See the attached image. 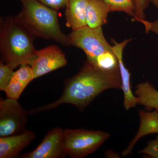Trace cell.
<instances>
[{"label":"cell","instance_id":"6da1fadb","mask_svg":"<svg viewBox=\"0 0 158 158\" xmlns=\"http://www.w3.org/2000/svg\"><path fill=\"white\" fill-rule=\"evenodd\" d=\"M110 89H122L119 67L102 69L87 60L76 75L65 81L60 98L30 110L29 114L34 115L54 110L64 104L73 105L79 111H83L97 97Z\"/></svg>","mask_w":158,"mask_h":158},{"label":"cell","instance_id":"7a4b0ae2","mask_svg":"<svg viewBox=\"0 0 158 158\" xmlns=\"http://www.w3.org/2000/svg\"><path fill=\"white\" fill-rule=\"evenodd\" d=\"M20 11L14 17L15 21L32 36L55 40L65 46H69L68 35L62 31L57 10L38 0H22Z\"/></svg>","mask_w":158,"mask_h":158},{"label":"cell","instance_id":"3957f363","mask_svg":"<svg viewBox=\"0 0 158 158\" xmlns=\"http://www.w3.org/2000/svg\"><path fill=\"white\" fill-rule=\"evenodd\" d=\"M33 36L15 21L14 17L1 19L0 54L1 61L15 69L31 65L37 50Z\"/></svg>","mask_w":158,"mask_h":158},{"label":"cell","instance_id":"277c9868","mask_svg":"<svg viewBox=\"0 0 158 158\" xmlns=\"http://www.w3.org/2000/svg\"><path fill=\"white\" fill-rule=\"evenodd\" d=\"M102 131L83 129L64 130V144L68 156L71 158H83L95 152L110 138Z\"/></svg>","mask_w":158,"mask_h":158},{"label":"cell","instance_id":"5b68a950","mask_svg":"<svg viewBox=\"0 0 158 158\" xmlns=\"http://www.w3.org/2000/svg\"><path fill=\"white\" fill-rule=\"evenodd\" d=\"M68 38L69 46L84 51L88 61L113 52L112 46L105 38L102 27L91 28L87 26L72 31Z\"/></svg>","mask_w":158,"mask_h":158},{"label":"cell","instance_id":"8992f818","mask_svg":"<svg viewBox=\"0 0 158 158\" xmlns=\"http://www.w3.org/2000/svg\"><path fill=\"white\" fill-rule=\"evenodd\" d=\"M28 111L18 100L11 98L0 101V137L15 135L26 131Z\"/></svg>","mask_w":158,"mask_h":158},{"label":"cell","instance_id":"52a82bcc","mask_svg":"<svg viewBox=\"0 0 158 158\" xmlns=\"http://www.w3.org/2000/svg\"><path fill=\"white\" fill-rule=\"evenodd\" d=\"M65 54L59 47L52 45L37 50L36 57L30 66L34 79L43 76L67 65Z\"/></svg>","mask_w":158,"mask_h":158},{"label":"cell","instance_id":"ba28073f","mask_svg":"<svg viewBox=\"0 0 158 158\" xmlns=\"http://www.w3.org/2000/svg\"><path fill=\"white\" fill-rule=\"evenodd\" d=\"M67 156L64 144V130L57 127L49 131L36 149L25 153L20 157L65 158Z\"/></svg>","mask_w":158,"mask_h":158},{"label":"cell","instance_id":"9c48e42d","mask_svg":"<svg viewBox=\"0 0 158 158\" xmlns=\"http://www.w3.org/2000/svg\"><path fill=\"white\" fill-rule=\"evenodd\" d=\"M131 40V39H125L122 42H117L115 40L112 39L113 52L118 59L121 78V90L123 91L124 95L123 105L127 110L135 108L138 105V98L133 94L131 89V73L125 66L123 58L124 49Z\"/></svg>","mask_w":158,"mask_h":158},{"label":"cell","instance_id":"30bf717a","mask_svg":"<svg viewBox=\"0 0 158 158\" xmlns=\"http://www.w3.org/2000/svg\"><path fill=\"white\" fill-rule=\"evenodd\" d=\"M35 138L34 132L28 130L19 135L0 137V158H17Z\"/></svg>","mask_w":158,"mask_h":158},{"label":"cell","instance_id":"8fae6325","mask_svg":"<svg viewBox=\"0 0 158 158\" xmlns=\"http://www.w3.org/2000/svg\"><path fill=\"white\" fill-rule=\"evenodd\" d=\"M138 112L140 118L139 128L127 147L122 152L123 156L131 155L135 144L142 137L151 134H158V111L155 110L153 112H150L140 110Z\"/></svg>","mask_w":158,"mask_h":158},{"label":"cell","instance_id":"7c38bea8","mask_svg":"<svg viewBox=\"0 0 158 158\" xmlns=\"http://www.w3.org/2000/svg\"><path fill=\"white\" fill-rule=\"evenodd\" d=\"M34 80L33 71L29 65H22L14 72L5 90L7 98L18 100L29 83Z\"/></svg>","mask_w":158,"mask_h":158},{"label":"cell","instance_id":"4fadbf2b","mask_svg":"<svg viewBox=\"0 0 158 158\" xmlns=\"http://www.w3.org/2000/svg\"><path fill=\"white\" fill-rule=\"evenodd\" d=\"M88 0H68L65 6L66 25L78 30L87 27L86 12Z\"/></svg>","mask_w":158,"mask_h":158},{"label":"cell","instance_id":"5bb4252c","mask_svg":"<svg viewBox=\"0 0 158 158\" xmlns=\"http://www.w3.org/2000/svg\"><path fill=\"white\" fill-rule=\"evenodd\" d=\"M111 9L104 0H88L86 12V23L91 28L102 27L107 23Z\"/></svg>","mask_w":158,"mask_h":158},{"label":"cell","instance_id":"9a60e30c","mask_svg":"<svg viewBox=\"0 0 158 158\" xmlns=\"http://www.w3.org/2000/svg\"><path fill=\"white\" fill-rule=\"evenodd\" d=\"M135 94L138 98V105H142L145 110L153 109L158 111V90L148 82H143L136 86Z\"/></svg>","mask_w":158,"mask_h":158},{"label":"cell","instance_id":"2e32d148","mask_svg":"<svg viewBox=\"0 0 158 158\" xmlns=\"http://www.w3.org/2000/svg\"><path fill=\"white\" fill-rule=\"evenodd\" d=\"M112 11L123 12L130 16H134L135 7L132 0H104Z\"/></svg>","mask_w":158,"mask_h":158},{"label":"cell","instance_id":"e0dca14e","mask_svg":"<svg viewBox=\"0 0 158 158\" xmlns=\"http://www.w3.org/2000/svg\"><path fill=\"white\" fill-rule=\"evenodd\" d=\"M13 69L9 65L0 62V90L5 91L9 85L14 73Z\"/></svg>","mask_w":158,"mask_h":158},{"label":"cell","instance_id":"ac0fdd59","mask_svg":"<svg viewBox=\"0 0 158 158\" xmlns=\"http://www.w3.org/2000/svg\"><path fill=\"white\" fill-rule=\"evenodd\" d=\"M135 7L133 19L141 23L145 19L144 11L148 7L151 0H132Z\"/></svg>","mask_w":158,"mask_h":158},{"label":"cell","instance_id":"d6986e66","mask_svg":"<svg viewBox=\"0 0 158 158\" xmlns=\"http://www.w3.org/2000/svg\"><path fill=\"white\" fill-rule=\"evenodd\" d=\"M139 153L147 155L151 157L158 158V136L154 140L149 141L147 146Z\"/></svg>","mask_w":158,"mask_h":158},{"label":"cell","instance_id":"ffe728a7","mask_svg":"<svg viewBox=\"0 0 158 158\" xmlns=\"http://www.w3.org/2000/svg\"><path fill=\"white\" fill-rule=\"evenodd\" d=\"M40 2L52 9L58 11L65 7L68 0H38Z\"/></svg>","mask_w":158,"mask_h":158},{"label":"cell","instance_id":"44dd1931","mask_svg":"<svg viewBox=\"0 0 158 158\" xmlns=\"http://www.w3.org/2000/svg\"><path fill=\"white\" fill-rule=\"evenodd\" d=\"M141 23L144 26L146 33L153 32L158 36V19L153 22L148 21L145 19L142 21Z\"/></svg>","mask_w":158,"mask_h":158},{"label":"cell","instance_id":"7402d4cb","mask_svg":"<svg viewBox=\"0 0 158 158\" xmlns=\"http://www.w3.org/2000/svg\"><path fill=\"white\" fill-rule=\"evenodd\" d=\"M105 156L106 158H120L119 155L112 150H107L105 152Z\"/></svg>","mask_w":158,"mask_h":158},{"label":"cell","instance_id":"603a6c76","mask_svg":"<svg viewBox=\"0 0 158 158\" xmlns=\"http://www.w3.org/2000/svg\"><path fill=\"white\" fill-rule=\"evenodd\" d=\"M151 2L156 7H158V0H151Z\"/></svg>","mask_w":158,"mask_h":158},{"label":"cell","instance_id":"cb8c5ba5","mask_svg":"<svg viewBox=\"0 0 158 158\" xmlns=\"http://www.w3.org/2000/svg\"><path fill=\"white\" fill-rule=\"evenodd\" d=\"M19 1H20V2H21L22 0H19Z\"/></svg>","mask_w":158,"mask_h":158}]
</instances>
